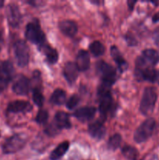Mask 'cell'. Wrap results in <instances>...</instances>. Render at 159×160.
Listing matches in <instances>:
<instances>
[{"label": "cell", "instance_id": "cell-1", "mask_svg": "<svg viewBox=\"0 0 159 160\" xmlns=\"http://www.w3.org/2000/svg\"><path fill=\"white\" fill-rule=\"evenodd\" d=\"M96 72L102 80L101 85L111 88L116 81V71L115 69L104 61H98L96 63Z\"/></svg>", "mask_w": 159, "mask_h": 160}, {"label": "cell", "instance_id": "cell-2", "mask_svg": "<svg viewBox=\"0 0 159 160\" xmlns=\"http://www.w3.org/2000/svg\"><path fill=\"white\" fill-rule=\"evenodd\" d=\"M157 98V91L154 88L147 87L145 88L140 105V110L142 114L147 116L153 112Z\"/></svg>", "mask_w": 159, "mask_h": 160}, {"label": "cell", "instance_id": "cell-3", "mask_svg": "<svg viewBox=\"0 0 159 160\" xmlns=\"http://www.w3.org/2000/svg\"><path fill=\"white\" fill-rule=\"evenodd\" d=\"M159 62V53L152 48L143 50L136 60V70L151 68Z\"/></svg>", "mask_w": 159, "mask_h": 160}, {"label": "cell", "instance_id": "cell-4", "mask_svg": "<svg viewBox=\"0 0 159 160\" xmlns=\"http://www.w3.org/2000/svg\"><path fill=\"white\" fill-rule=\"evenodd\" d=\"M27 137L24 134H17L6 139L2 145V152L5 154H12L20 151L26 145Z\"/></svg>", "mask_w": 159, "mask_h": 160}, {"label": "cell", "instance_id": "cell-5", "mask_svg": "<svg viewBox=\"0 0 159 160\" xmlns=\"http://www.w3.org/2000/svg\"><path fill=\"white\" fill-rule=\"evenodd\" d=\"M156 127L154 119L149 118L143 121L134 133V141L137 143L144 142L153 134Z\"/></svg>", "mask_w": 159, "mask_h": 160}, {"label": "cell", "instance_id": "cell-6", "mask_svg": "<svg viewBox=\"0 0 159 160\" xmlns=\"http://www.w3.org/2000/svg\"><path fill=\"white\" fill-rule=\"evenodd\" d=\"M25 35L27 40L36 45H44L45 35L37 20H34L26 25Z\"/></svg>", "mask_w": 159, "mask_h": 160}, {"label": "cell", "instance_id": "cell-7", "mask_svg": "<svg viewBox=\"0 0 159 160\" xmlns=\"http://www.w3.org/2000/svg\"><path fill=\"white\" fill-rule=\"evenodd\" d=\"M14 53L16 60L20 67H26L29 62L30 54L29 48L26 42L23 40H19L14 45Z\"/></svg>", "mask_w": 159, "mask_h": 160}, {"label": "cell", "instance_id": "cell-8", "mask_svg": "<svg viewBox=\"0 0 159 160\" xmlns=\"http://www.w3.org/2000/svg\"><path fill=\"white\" fill-rule=\"evenodd\" d=\"M14 75V67L9 61L2 62L0 65V91L6 89Z\"/></svg>", "mask_w": 159, "mask_h": 160}, {"label": "cell", "instance_id": "cell-9", "mask_svg": "<svg viewBox=\"0 0 159 160\" xmlns=\"http://www.w3.org/2000/svg\"><path fill=\"white\" fill-rule=\"evenodd\" d=\"M100 98L99 111L101 117L105 118L112 107V98L110 91L108 92H98Z\"/></svg>", "mask_w": 159, "mask_h": 160}, {"label": "cell", "instance_id": "cell-10", "mask_svg": "<svg viewBox=\"0 0 159 160\" xmlns=\"http://www.w3.org/2000/svg\"><path fill=\"white\" fill-rule=\"evenodd\" d=\"M6 16L9 25L12 28H17L21 22L22 15L18 6L14 3L9 4L6 9Z\"/></svg>", "mask_w": 159, "mask_h": 160}, {"label": "cell", "instance_id": "cell-11", "mask_svg": "<svg viewBox=\"0 0 159 160\" xmlns=\"http://www.w3.org/2000/svg\"><path fill=\"white\" fill-rule=\"evenodd\" d=\"M135 74L140 81H147L152 83L156 82L159 78V71L151 67L143 70H135Z\"/></svg>", "mask_w": 159, "mask_h": 160}, {"label": "cell", "instance_id": "cell-12", "mask_svg": "<svg viewBox=\"0 0 159 160\" xmlns=\"http://www.w3.org/2000/svg\"><path fill=\"white\" fill-rule=\"evenodd\" d=\"M30 81L26 77L20 76L12 85V91L17 95H26L30 90Z\"/></svg>", "mask_w": 159, "mask_h": 160}, {"label": "cell", "instance_id": "cell-13", "mask_svg": "<svg viewBox=\"0 0 159 160\" xmlns=\"http://www.w3.org/2000/svg\"><path fill=\"white\" fill-rule=\"evenodd\" d=\"M32 106L30 102L26 101H21V100H17V101L11 102L7 106V111L12 113H19V112H26L31 110Z\"/></svg>", "mask_w": 159, "mask_h": 160}, {"label": "cell", "instance_id": "cell-14", "mask_svg": "<svg viewBox=\"0 0 159 160\" xmlns=\"http://www.w3.org/2000/svg\"><path fill=\"white\" fill-rule=\"evenodd\" d=\"M97 112V109L92 106H85L76 109L74 112V117L81 121H87L94 118Z\"/></svg>", "mask_w": 159, "mask_h": 160}, {"label": "cell", "instance_id": "cell-15", "mask_svg": "<svg viewBox=\"0 0 159 160\" xmlns=\"http://www.w3.org/2000/svg\"><path fill=\"white\" fill-rule=\"evenodd\" d=\"M88 131L89 134L93 138L97 139V140H101L105 135L106 129L103 125L102 122L98 120V121L94 122L89 125Z\"/></svg>", "mask_w": 159, "mask_h": 160}, {"label": "cell", "instance_id": "cell-16", "mask_svg": "<svg viewBox=\"0 0 159 160\" xmlns=\"http://www.w3.org/2000/svg\"><path fill=\"white\" fill-rule=\"evenodd\" d=\"M78 73H79V70L76 67V63L72 62L65 63L63 69V75L67 82L70 84H73L77 78Z\"/></svg>", "mask_w": 159, "mask_h": 160}, {"label": "cell", "instance_id": "cell-17", "mask_svg": "<svg viewBox=\"0 0 159 160\" xmlns=\"http://www.w3.org/2000/svg\"><path fill=\"white\" fill-rule=\"evenodd\" d=\"M90 61L89 53L86 50H80L76 59V66L79 71H86L90 67Z\"/></svg>", "mask_w": 159, "mask_h": 160}, {"label": "cell", "instance_id": "cell-18", "mask_svg": "<svg viewBox=\"0 0 159 160\" xmlns=\"http://www.w3.org/2000/svg\"><path fill=\"white\" fill-rule=\"evenodd\" d=\"M53 123L59 131L62 129H69L71 127L69 115L64 112H56Z\"/></svg>", "mask_w": 159, "mask_h": 160}, {"label": "cell", "instance_id": "cell-19", "mask_svg": "<svg viewBox=\"0 0 159 160\" xmlns=\"http://www.w3.org/2000/svg\"><path fill=\"white\" fill-rule=\"evenodd\" d=\"M59 29L62 34L68 37H73L76 35L78 31V27L74 21L65 20L59 23Z\"/></svg>", "mask_w": 159, "mask_h": 160}, {"label": "cell", "instance_id": "cell-20", "mask_svg": "<svg viewBox=\"0 0 159 160\" xmlns=\"http://www.w3.org/2000/svg\"><path fill=\"white\" fill-rule=\"evenodd\" d=\"M110 52L112 58L115 60V63L118 66V68L120 70V72H124L125 70H126L128 67L127 62L125 60V59L123 58V55L121 54L118 48L116 46H115V45H113V46L111 47Z\"/></svg>", "mask_w": 159, "mask_h": 160}, {"label": "cell", "instance_id": "cell-21", "mask_svg": "<svg viewBox=\"0 0 159 160\" xmlns=\"http://www.w3.org/2000/svg\"><path fill=\"white\" fill-rule=\"evenodd\" d=\"M70 147L68 142H64L59 144L50 155V159L51 160H59L67 152Z\"/></svg>", "mask_w": 159, "mask_h": 160}, {"label": "cell", "instance_id": "cell-22", "mask_svg": "<svg viewBox=\"0 0 159 160\" xmlns=\"http://www.w3.org/2000/svg\"><path fill=\"white\" fill-rule=\"evenodd\" d=\"M42 50L48 62L51 64L55 63L59 59V54L57 51L48 45H42Z\"/></svg>", "mask_w": 159, "mask_h": 160}, {"label": "cell", "instance_id": "cell-23", "mask_svg": "<svg viewBox=\"0 0 159 160\" xmlns=\"http://www.w3.org/2000/svg\"><path fill=\"white\" fill-rule=\"evenodd\" d=\"M65 100H66V93L65 91L60 88H57L56 90H55L50 98L51 103H52L53 105H56V106L62 105L65 102Z\"/></svg>", "mask_w": 159, "mask_h": 160}, {"label": "cell", "instance_id": "cell-24", "mask_svg": "<svg viewBox=\"0 0 159 160\" xmlns=\"http://www.w3.org/2000/svg\"><path fill=\"white\" fill-rule=\"evenodd\" d=\"M89 48H90V52L94 56H102L104 54V51H105V48H104V45L99 41H94L92 43H90Z\"/></svg>", "mask_w": 159, "mask_h": 160}, {"label": "cell", "instance_id": "cell-25", "mask_svg": "<svg viewBox=\"0 0 159 160\" xmlns=\"http://www.w3.org/2000/svg\"><path fill=\"white\" fill-rule=\"evenodd\" d=\"M122 153L126 159L129 160H137L138 157V152L135 148L126 145L122 148Z\"/></svg>", "mask_w": 159, "mask_h": 160}, {"label": "cell", "instance_id": "cell-26", "mask_svg": "<svg viewBox=\"0 0 159 160\" xmlns=\"http://www.w3.org/2000/svg\"><path fill=\"white\" fill-rule=\"evenodd\" d=\"M122 143V137L120 134H115L109 138L108 146L109 149L115 150L120 146Z\"/></svg>", "mask_w": 159, "mask_h": 160}, {"label": "cell", "instance_id": "cell-27", "mask_svg": "<svg viewBox=\"0 0 159 160\" xmlns=\"http://www.w3.org/2000/svg\"><path fill=\"white\" fill-rule=\"evenodd\" d=\"M33 100H34V104L37 105L38 107H41L43 106L45 98L38 88H34V91H33Z\"/></svg>", "mask_w": 159, "mask_h": 160}, {"label": "cell", "instance_id": "cell-28", "mask_svg": "<svg viewBox=\"0 0 159 160\" xmlns=\"http://www.w3.org/2000/svg\"><path fill=\"white\" fill-rule=\"evenodd\" d=\"M48 112L46 110H45V109H41V110H40L37 112L35 120L39 124H44V123H45L48 121Z\"/></svg>", "mask_w": 159, "mask_h": 160}, {"label": "cell", "instance_id": "cell-29", "mask_svg": "<svg viewBox=\"0 0 159 160\" xmlns=\"http://www.w3.org/2000/svg\"><path fill=\"white\" fill-rule=\"evenodd\" d=\"M80 102V97L77 95H73L66 102V107L69 109H73Z\"/></svg>", "mask_w": 159, "mask_h": 160}, {"label": "cell", "instance_id": "cell-30", "mask_svg": "<svg viewBox=\"0 0 159 160\" xmlns=\"http://www.w3.org/2000/svg\"><path fill=\"white\" fill-rule=\"evenodd\" d=\"M153 39L156 45L159 47V29H156L153 33Z\"/></svg>", "mask_w": 159, "mask_h": 160}, {"label": "cell", "instance_id": "cell-31", "mask_svg": "<svg viewBox=\"0 0 159 160\" xmlns=\"http://www.w3.org/2000/svg\"><path fill=\"white\" fill-rule=\"evenodd\" d=\"M126 41H127L128 44H129V45H137V40H136L135 38H134L132 36H131L130 34L129 35H128L127 37L126 38Z\"/></svg>", "mask_w": 159, "mask_h": 160}, {"label": "cell", "instance_id": "cell-32", "mask_svg": "<svg viewBox=\"0 0 159 160\" xmlns=\"http://www.w3.org/2000/svg\"><path fill=\"white\" fill-rule=\"evenodd\" d=\"M136 2H137V1H132V0H129V1H128V5H129V9H132V8H133L134 5L136 4Z\"/></svg>", "mask_w": 159, "mask_h": 160}, {"label": "cell", "instance_id": "cell-33", "mask_svg": "<svg viewBox=\"0 0 159 160\" xmlns=\"http://www.w3.org/2000/svg\"><path fill=\"white\" fill-rule=\"evenodd\" d=\"M153 21L154 22H159V12H157L155 15L153 17Z\"/></svg>", "mask_w": 159, "mask_h": 160}, {"label": "cell", "instance_id": "cell-34", "mask_svg": "<svg viewBox=\"0 0 159 160\" xmlns=\"http://www.w3.org/2000/svg\"><path fill=\"white\" fill-rule=\"evenodd\" d=\"M2 34L0 33V51L2 49Z\"/></svg>", "mask_w": 159, "mask_h": 160}, {"label": "cell", "instance_id": "cell-35", "mask_svg": "<svg viewBox=\"0 0 159 160\" xmlns=\"http://www.w3.org/2000/svg\"><path fill=\"white\" fill-rule=\"evenodd\" d=\"M3 5H4V1H1V0H0V8L2 7Z\"/></svg>", "mask_w": 159, "mask_h": 160}]
</instances>
